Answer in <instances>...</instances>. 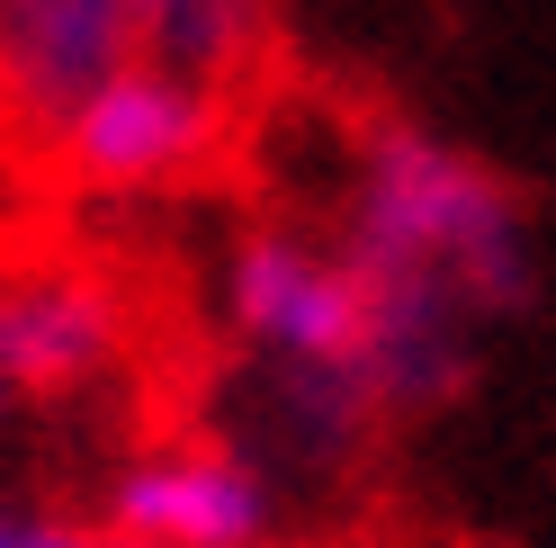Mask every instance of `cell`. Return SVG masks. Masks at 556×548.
Masks as SVG:
<instances>
[{
    "label": "cell",
    "instance_id": "1",
    "mask_svg": "<svg viewBox=\"0 0 556 548\" xmlns=\"http://www.w3.org/2000/svg\"><path fill=\"white\" fill-rule=\"evenodd\" d=\"M332 252L368 288L377 414H431L467 387L476 333L530 297L520 198L431 126H368L332 198Z\"/></svg>",
    "mask_w": 556,
    "mask_h": 548
},
{
    "label": "cell",
    "instance_id": "2",
    "mask_svg": "<svg viewBox=\"0 0 556 548\" xmlns=\"http://www.w3.org/2000/svg\"><path fill=\"white\" fill-rule=\"evenodd\" d=\"M216 306L261 369H341L368 387V288L332 252V234L305 225H252L233 234Z\"/></svg>",
    "mask_w": 556,
    "mask_h": 548
},
{
    "label": "cell",
    "instance_id": "3",
    "mask_svg": "<svg viewBox=\"0 0 556 548\" xmlns=\"http://www.w3.org/2000/svg\"><path fill=\"white\" fill-rule=\"evenodd\" d=\"M216 135H225V99L216 90H198V82H180V73H162V63L135 54L126 73H109L46 135V162L73 189L153 198V189H180L189 171H206Z\"/></svg>",
    "mask_w": 556,
    "mask_h": 548
},
{
    "label": "cell",
    "instance_id": "4",
    "mask_svg": "<svg viewBox=\"0 0 556 548\" xmlns=\"http://www.w3.org/2000/svg\"><path fill=\"white\" fill-rule=\"evenodd\" d=\"M278 486L216 432L144 440L109 468L99 486V531L144 539V548H278Z\"/></svg>",
    "mask_w": 556,
    "mask_h": 548
},
{
    "label": "cell",
    "instance_id": "5",
    "mask_svg": "<svg viewBox=\"0 0 556 548\" xmlns=\"http://www.w3.org/2000/svg\"><path fill=\"white\" fill-rule=\"evenodd\" d=\"M135 315L81 261H10L0 270V387L18 404L90 396L126 369Z\"/></svg>",
    "mask_w": 556,
    "mask_h": 548
},
{
    "label": "cell",
    "instance_id": "6",
    "mask_svg": "<svg viewBox=\"0 0 556 548\" xmlns=\"http://www.w3.org/2000/svg\"><path fill=\"white\" fill-rule=\"evenodd\" d=\"M135 63V0H0V126L46 153V135Z\"/></svg>",
    "mask_w": 556,
    "mask_h": 548
},
{
    "label": "cell",
    "instance_id": "7",
    "mask_svg": "<svg viewBox=\"0 0 556 548\" xmlns=\"http://www.w3.org/2000/svg\"><path fill=\"white\" fill-rule=\"evenodd\" d=\"M269 46V0H135V54L198 90H233Z\"/></svg>",
    "mask_w": 556,
    "mask_h": 548
},
{
    "label": "cell",
    "instance_id": "8",
    "mask_svg": "<svg viewBox=\"0 0 556 548\" xmlns=\"http://www.w3.org/2000/svg\"><path fill=\"white\" fill-rule=\"evenodd\" d=\"M37 539H46V522H37L10 486H0V548H37Z\"/></svg>",
    "mask_w": 556,
    "mask_h": 548
},
{
    "label": "cell",
    "instance_id": "9",
    "mask_svg": "<svg viewBox=\"0 0 556 548\" xmlns=\"http://www.w3.org/2000/svg\"><path fill=\"white\" fill-rule=\"evenodd\" d=\"M37 548H144V539H117V531H99V522H90V531H54V522H46Z\"/></svg>",
    "mask_w": 556,
    "mask_h": 548
}]
</instances>
